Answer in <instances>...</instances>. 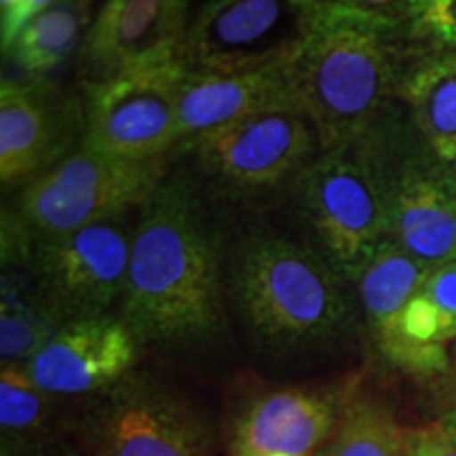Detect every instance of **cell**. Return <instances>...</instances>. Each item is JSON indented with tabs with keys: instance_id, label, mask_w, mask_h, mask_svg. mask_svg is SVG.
<instances>
[{
	"instance_id": "6da1fadb",
	"label": "cell",
	"mask_w": 456,
	"mask_h": 456,
	"mask_svg": "<svg viewBox=\"0 0 456 456\" xmlns=\"http://www.w3.org/2000/svg\"><path fill=\"white\" fill-rule=\"evenodd\" d=\"M121 313L138 342L151 345L195 340L218 326V245L182 178L165 180L142 208Z\"/></svg>"
},
{
	"instance_id": "7a4b0ae2",
	"label": "cell",
	"mask_w": 456,
	"mask_h": 456,
	"mask_svg": "<svg viewBox=\"0 0 456 456\" xmlns=\"http://www.w3.org/2000/svg\"><path fill=\"white\" fill-rule=\"evenodd\" d=\"M399 32L340 7L288 66L292 95L315 125L322 152L355 144L391 108L406 72Z\"/></svg>"
},
{
	"instance_id": "3957f363",
	"label": "cell",
	"mask_w": 456,
	"mask_h": 456,
	"mask_svg": "<svg viewBox=\"0 0 456 456\" xmlns=\"http://www.w3.org/2000/svg\"><path fill=\"white\" fill-rule=\"evenodd\" d=\"M342 273L323 254L279 235H254L232 265V289L256 336L277 346L315 345L349 322Z\"/></svg>"
},
{
	"instance_id": "277c9868",
	"label": "cell",
	"mask_w": 456,
	"mask_h": 456,
	"mask_svg": "<svg viewBox=\"0 0 456 456\" xmlns=\"http://www.w3.org/2000/svg\"><path fill=\"white\" fill-rule=\"evenodd\" d=\"M165 161H134L83 144L28 182L15 208L4 214L3 260L17 265L34 241L142 209L165 182Z\"/></svg>"
},
{
	"instance_id": "5b68a950",
	"label": "cell",
	"mask_w": 456,
	"mask_h": 456,
	"mask_svg": "<svg viewBox=\"0 0 456 456\" xmlns=\"http://www.w3.org/2000/svg\"><path fill=\"white\" fill-rule=\"evenodd\" d=\"M389 214V239L429 269L456 260V175L393 110L363 135Z\"/></svg>"
},
{
	"instance_id": "8992f818",
	"label": "cell",
	"mask_w": 456,
	"mask_h": 456,
	"mask_svg": "<svg viewBox=\"0 0 456 456\" xmlns=\"http://www.w3.org/2000/svg\"><path fill=\"white\" fill-rule=\"evenodd\" d=\"M338 11L336 0H208L192 20L182 61L205 74L288 68Z\"/></svg>"
},
{
	"instance_id": "52a82bcc",
	"label": "cell",
	"mask_w": 456,
	"mask_h": 456,
	"mask_svg": "<svg viewBox=\"0 0 456 456\" xmlns=\"http://www.w3.org/2000/svg\"><path fill=\"white\" fill-rule=\"evenodd\" d=\"M294 191L323 256L342 275H355L389 239L385 192L363 140L322 152L294 180Z\"/></svg>"
},
{
	"instance_id": "ba28073f",
	"label": "cell",
	"mask_w": 456,
	"mask_h": 456,
	"mask_svg": "<svg viewBox=\"0 0 456 456\" xmlns=\"http://www.w3.org/2000/svg\"><path fill=\"white\" fill-rule=\"evenodd\" d=\"M182 60L118 74L85 89V142L108 155L152 161L180 144Z\"/></svg>"
},
{
	"instance_id": "9c48e42d",
	"label": "cell",
	"mask_w": 456,
	"mask_h": 456,
	"mask_svg": "<svg viewBox=\"0 0 456 456\" xmlns=\"http://www.w3.org/2000/svg\"><path fill=\"white\" fill-rule=\"evenodd\" d=\"M191 148L209 178L235 191H269L294 182L322 155L315 125L296 102L248 114Z\"/></svg>"
},
{
	"instance_id": "30bf717a",
	"label": "cell",
	"mask_w": 456,
	"mask_h": 456,
	"mask_svg": "<svg viewBox=\"0 0 456 456\" xmlns=\"http://www.w3.org/2000/svg\"><path fill=\"white\" fill-rule=\"evenodd\" d=\"M134 228L118 220L98 222L68 235L28 245V273L66 322L106 315L123 300Z\"/></svg>"
},
{
	"instance_id": "8fae6325",
	"label": "cell",
	"mask_w": 456,
	"mask_h": 456,
	"mask_svg": "<svg viewBox=\"0 0 456 456\" xmlns=\"http://www.w3.org/2000/svg\"><path fill=\"white\" fill-rule=\"evenodd\" d=\"M192 0H106L85 34L91 83L182 60Z\"/></svg>"
},
{
	"instance_id": "7c38bea8",
	"label": "cell",
	"mask_w": 456,
	"mask_h": 456,
	"mask_svg": "<svg viewBox=\"0 0 456 456\" xmlns=\"http://www.w3.org/2000/svg\"><path fill=\"white\" fill-rule=\"evenodd\" d=\"M138 345L123 319L78 317L57 330L26 370L47 395H83L121 383L138 359Z\"/></svg>"
},
{
	"instance_id": "4fadbf2b",
	"label": "cell",
	"mask_w": 456,
	"mask_h": 456,
	"mask_svg": "<svg viewBox=\"0 0 456 456\" xmlns=\"http://www.w3.org/2000/svg\"><path fill=\"white\" fill-rule=\"evenodd\" d=\"M102 456H205V431L161 389L123 383L98 416Z\"/></svg>"
},
{
	"instance_id": "5bb4252c",
	"label": "cell",
	"mask_w": 456,
	"mask_h": 456,
	"mask_svg": "<svg viewBox=\"0 0 456 456\" xmlns=\"http://www.w3.org/2000/svg\"><path fill=\"white\" fill-rule=\"evenodd\" d=\"M70 125L60 98L43 81L4 78L0 85V180L32 182L60 161Z\"/></svg>"
},
{
	"instance_id": "9a60e30c",
	"label": "cell",
	"mask_w": 456,
	"mask_h": 456,
	"mask_svg": "<svg viewBox=\"0 0 456 456\" xmlns=\"http://www.w3.org/2000/svg\"><path fill=\"white\" fill-rule=\"evenodd\" d=\"M340 412L332 391L269 393L245 412L232 456H309L334 431Z\"/></svg>"
},
{
	"instance_id": "2e32d148",
	"label": "cell",
	"mask_w": 456,
	"mask_h": 456,
	"mask_svg": "<svg viewBox=\"0 0 456 456\" xmlns=\"http://www.w3.org/2000/svg\"><path fill=\"white\" fill-rule=\"evenodd\" d=\"M296 102L288 68L249 74H205L186 68L180 91V144L237 123L275 104Z\"/></svg>"
},
{
	"instance_id": "e0dca14e",
	"label": "cell",
	"mask_w": 456,
	"mask_h": 456,
	"mask_svg": "<svg viewBox=\"0 0 456 456\" xmlns=\"http://www.w3.org/2000/svg\"><path fill=\"white\" fill-rule=\"evenodd\" d=\"M397 98L444 161L456 159V51H429L403 72Z\"/></svg>"
},
{
	"instance_id": "ac0fdd59",
	"label": "cell",
	"mask_w": 456,
	"mask_h": 456,
	"mask_svg": "<svg viewBox=\"0 0 456 456\" xmlns=\"http://www.w3.org/2000/svg\"><path fill=\"white\" fill-rule=\"evenodd\" d=\"M431 269L399 248L393 239L380 245L351 279L366 313L376 345L393 332L403 306L420 292Z\"/></svg>"
},
{
	"instance_id": "d6986e66",
	"label": "cell",
	"mask_w": 456,
	"mask_h": 456,
	"mask_svg": "<svg viewBox=\"0 0 456 456\" xmlns=\"http://www.w3.org/2000/svg\"><path fill=\"white\" fill-rule=\"evenodd\" d=\"M66 323L30 273L4 271L0 285V355L26 366Z\"/></svg>"
},
{
	"instance_id": "ffe728a7",
	"label": "cell",
	"mask_w": 456,
	"mask_h": 456,
	"mask_svg": "<svg viewBox=\"0 0 456 456\" xmlns=\"http://www.w3.org/2000/svg\"><path fill=\"white\" fill-rule=\"evenodd\" d=\"M91 26V0H57L17 37L11 57L30 81H43L72 55Z\"/></svg>"
},
{
	"instance_id": "44dd1931",
	"label": "cell",
	"mask_w": 456,
	"mask_h": 456,
	"mask_svg": "<svg viewBox=\"0 0 456 456\" xmlns=\"http://www.w3.org/2000/svg\"><path fill=\"white\" fill-rule=\"evenodd\" d=\"M322 456H406V437L380 403L357 397L342 406Z\"/></svg>"
},
{
	"instance_id": "7402d4cb",
	"label": "cell",
	"mask_w": 456,
	"mask_h": 456,
	"mask_svg": "<svg viewBox=\"0 0 456 456\" xmlns=\"http://www.w3.org/2000/svg\"><path fill=\"white\" fill-rule=\"evenodd\" d=\"M45 395L47 393L34 383L26 366L3 363V372H0V423H3V429L24 433L41 427Z\"/></svg>"
},
{
	"instance_id": "603a6c76",
	"label": "cell",
	"mask_w": 456,
	"mask_h": 456,
	"mask_svg": "<svg viewBox=\"0 0 456 456\" xmlns=\"http://www.w3.org/2000/svg\"><path fill=\"white\" fill-rule=\"evenodd\" d=\"M408 41L429 51H456V0H431L403 28Z\"/></svg>"
},
{
	"instance_id": "cb8c5ba5",
	"label": "cell",
	"mask_w": 456,
	"mask_h": 456,
	"mask_svg": "<svg viewBox=\"0 0 456 456\" xmlns=\"http://www.w3.org/2000/svg\"><path fill=\"white\" fill-rule=\"evenodd\" d=\"M351 13L389 28H406L431 0H336Z\"/></svg>"
},
{
	"instance_id": "d4e9b609",
	"label": "cell",
	"mask_w": 456,
	"mask_h": 456,
	"mask_svg": "<svg viewBox=\"0 0 456 456\" xmlns=\"http://www.w3.org/2000/svg\"><path fill=\"white\" fill-rule=\"evenodd\" d=\"M423 294L436 306L450 342H456V260L431 269Z\"/></svg>"
},
{
	"instance_id": "484cf974",
	"label": "cell",
	"mask_w": 456,
	"mask_h": 456,
	"mask_svg": "<svg viewBox=\"0 0 456 456\" xmlns=\"http://www.w3.org/2000/svg\"><path fill=\"white\" fill-rule=\"evenodd\" d=\"M55 3L57 0H21V4L15 11L0 17V38H3L4 53H9V49L13 47V43L24 32V28Z\"/></svg>"
},
{
	"instance_id": "4316f807",
	"label": "cell",
	"mask_w": 456,
	"mask_h": 456,
	"mask_svg": "<svg viewBox=\"0 0 456 456\" xmlns=\"http://www.w3.org/2000/svg\"><path fill=\"white\" fill-rule=\"evenodd\" d=\"M406 456H456V446L436 429L416 431L406 437Z\"/></svg>"
},
{
	"instance_id": "83f0119b",
	"label": "cell",
	"mask_w": 456,
	"mask_h": 456,
	"mask_svg": "<svg viewBox=\"0 0 456 456\" xmlns=\"http://www.w3.org/2000/svg\"><path fill=\"white\" fill-rule=\"evenodd\" d=\"M436 431L440 433L442 437H446L448 442H452L456 446V399H454L452 406H450L446 416H444V419L440 420V425L436 427Z\"/></svg>"
},
{
	"instance_id": "f1b7e54d",
	"label": "cell",
	"mask_w": 456,
	"mask_h": 456,
	"mask_svg": "<svg viewBox=\"0 0 456 456\" xmlns=\"http://www.w3.org/2000/svg\"><path fill=\"white\" fill-rule=\"evenodd\" d=\"M21 4V0H0V11L3 15H9L11 11H15Z\"/></svg>"
},
{
	"instance_id": "f546056e",
	"label": "cell",
	"mask_w": 456,
	"mask_h": 456,
	"mask_svg": "<svg viewBox=\"0 0 456 456\" xmlns=\"http://www.w3.org/2000/svg\"><path fill=\"white\" fill-rule=\"evenodd\" d=\"M450 165H452V171H454V175H456V159H454V161L450 163Z\"/></svg>"
},
{
	"instance_id": "4dcf8cb0",
	"label": "cell",
	"mask_w": 456,
	"mask_h": 456,
	"mask_svg": "<svg viewBox=\"0 0 456 456\" xmlns=\"http://www.w3.org/2000/svg\"><path fill=\"white\" fill-rule=\"evenodd\" d=\"M454 353H456V342H454Z\"/></svg>"
}]
</instances>
